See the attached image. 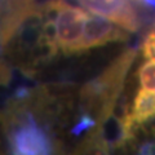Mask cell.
Returning a JSON list of instances; mask_svg holds the SVG:
<instances>
[{
    "label": "cell",
    "mask_w": 155,
    "mask_h": 155,
    "mask_svg": "<svg viewBox=\"0 0 155 155\" xmlns=\"http://www.w3.org/2000/svg\"><path fill=\"white\" fill-rule=\"evenodd\" d=\"M78 94L66 85L22 91L2 113L3 155H67L65 138L78 120Z\"/></svg>",
    "instance_id": "cell-1"
},
{
    "label": "cell",
    "mask_w": 155,
    "mask_h": 155,
    "mask_svg": "<svg viewBox=\"0 0 155 155\" xmlns=\"http://www.w3.org/2000/svg\"><path fill=\"white\" fill-rule=\"evenodd\" d=\"M136 58V49L128 48L94 79L78 92L79 116L72 136L80 138L97 124H104L114 115L124 88L127 74Z\"/></svg>",
    "instance_id": "cell-2"
},
{
    "label": "cell",
    "mask_w": 155,
    "mask_h": 155,
    "mask_svg": "<svg viewBox=\"0 0 155 155\" xmlns=\"http://www.w3.org/2000/svg\"><path fill=\"white\" fill-rule=\"evenodd\" d=\"M41 8L51 17L57 52L66 56L80 54L84 26L89 13L65 0H49Z\"/></svg>",
    "instance_id": "cell-3"
},
{
    "label": "cell",
    "mask_w": 155,
    "mask_h": 155,
    "mask_svg": "<svg viewBox=\"0 0 155 155\" xmlns=\"http://www.w3.org/2000/svg\"><path fill=\"white\" fill-rule=\"evenodd\" d=\"M84 8L96 16H101L111 22L136 32L141 26V18L133 2L138 0H78Z\"/></svg>",
    "instance_id": "cell-4"
},
{
    "label": "cell",
    "mask_w": 155,
    "mask_h": 155,
    "mask_svg": "<svg viewBox=\"0 0 155 155\" xmlns=\"http://www.w3.org/2000/svg\"><path fill=\"white\" fill-rule=\"evenodd\" d=\"M128 31L119 25L101 16H92L89 13L85 21L83 39L80 44V53H84L97 47H104L109 43L125 41Z\"/></svg>",
    "instance_id": "cell-5"
},
{
    "label": "cell",
    "mask_w": 155,
    "mask_h": 155,
    "mask_svg": "<svg viewBox=\"0 0 155 155\" xmlns=\"http://www.w3.org/2000/svg\"><path fill=\"white\" fill-rule=\"evenodd\" d=\"M67 155H110L109 141L105 134L104 124H97L84 133Z\"/></svg>",
    "instance_id": "cell-6"
},
{
    "label": "cell",
    "mask_w": 155,
    "mask_h": 155,
    "mask_svg": "<svg viewBox=\"0 0 155 155\" xmlns=\"http://www.w3.org/2000/svg\"><path fill=\"white\" fill-rule=\"evenodd\" d=\"M136 78L138 80V88L155 92V61L145 58L136 71Z\"/></svg>",
    "instance_id": "cell-7"
},
{
    "label": "cell",
    "mask_w": 155,
    "mask_h": 155,
    "mask_svg": "<svg viewBox=\"0 0 155 155\" xmlns=\"http://www.w3.org/2000/svg\"><path fill=\"white\" fill-rule=\"evenodd\" d=\"M141 53L143 58L155 61V30H151L143 39L141 44Z\"/></svg>",
    "instance_id": "cell-8"
},
{
    "label": "cell",
    "mask_w": 155,
    "mask_h": 155,
    "mask_svg": "<svg viewBox=\"0 0 155 155\" xmlns=\"http://www.w3.org/2000/svg\"><path fill=\"white\" fill-rule=\"evenodd\" d=\"M142 2H143L145 4H147L149 7L155 8V0H142Z\"/></svg>",
    "instance_id": "cell-9"
},
{
    "label": "cell",
    "mask_w": 155,
    "mask_h": 155,
    "mask_svg": "<svg viewBox=\"0 0 155 155\" xmlns=\"http://www.w3.org/2000/svg\"><path fill=\"white\" fill-rule=\"evenodd\" d=\"M146 155H151V154H150V153H149V151H146Z\"/></svg>",
    "instance_id": "cell-10"
},
{
    "label": "cell",
    "mask_w": 155,
    "mask_h": 155,
    "mask_svg": "<svg viewBox=\"0 0 155 155\" xmlns=\"http://www.w3.org/2000/svg\"><path fill=\"white\" fill-rule=\"evenodd\" d=\"M153 30H155V23H154V27H153Z\"/></svg>",
    "instance_id": "cell-11"
},
{
    "label": "cell",
    "mask_w": 155,
    "mask_h": 155,
    "mask_svg": "<svg viewBox=\"0 0 155 155\" xmlns=\"http://www.w3.org/2000/svg\"><path fill=\"white\" fill-rule=\"evenodd\" d=\"M143 155H146V153H145V154H143Z\"/></svg>",
    "instance_id": "cell-12"
}]
</instances>
